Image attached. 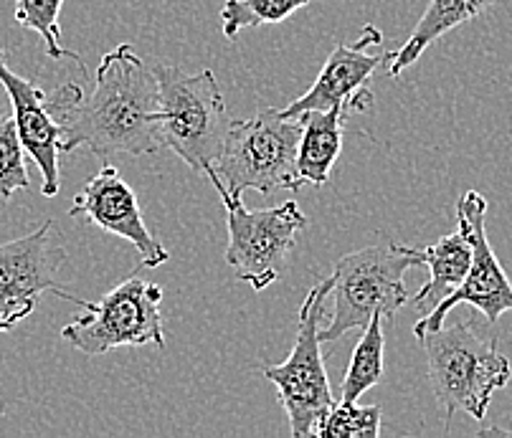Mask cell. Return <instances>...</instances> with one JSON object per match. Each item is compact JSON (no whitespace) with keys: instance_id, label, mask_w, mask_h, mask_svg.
I'll list each match as a JSON object with an SVG mask.
<instances>
[{"instance_id":"6da1fadb","label":"cell","mask_w":512,"mask_h":438,"mask_svg":"<svg viewBox=\"0 0 512 438\" xmlns=\"http://www.w3.org/2000/svg\"><path fill=\"white\" fill-rule=\"evenodd\" d=\"M49 107L61 127V152L89 147L104 160L117 152L155 155L165 147L158 79L130 44L99 61L92 92L66 82L49 94Z\"/></svg>"},{"instance_id":"7a4b0ae2","label":"cell","mask_w":512,"mask_h":438,"mask_svg":"<svg viewBox=\"0 0 512 438\" xmlns=\"http://www.w3.org/2000/svg\"><path fill=\"white\" fill-rule=\"evenodd\" d=\"M416 340L426 352L431 390L447 423L459 411L482 421L497 390L512 380L510 360L495 342L477 335L472 322L424 330Z\"/></svg>"},{"instance_id":"3957f363","label":"cell","mask_w":512,"mask_h":438,"mask_svg":"<svg viewBox=\"0 0 512 438\" xmlns=\"http://www.w3.org/2000/svg\"><path fill=\"white\" fill-rule=\"evenodd\" d=\"M421 266L419 251L393 241L345 254L333 266L335 309L320 330V342H335L353 330H365L373 317L396 320L409 302L404 274Z\"/></svg>"},{"instance_id":"277c9868","label":"cell","mask_w":512,"mask_h":438,"mask_svg":"<svg viewBox=\"0 0 512 438\" xmlns=\"http://www.w3.org/2000/svg\"><path fill=\"white\" fill-rule=\"evenodd\" d=\"M302 130L300 117H284L282 109L272 107L249 119H231L221 152L208 170L234 195H244L246 190L262 195H272L274 190L297 193L302 188L297 175Z\"/></svg>"},{"instance_id":"5b68a950","label":"cell","mask_w":512,"mask_h":438,"mask_svg":"<svg viewBox=\"0 0 512 438\" xmlns=\"http://www.w3.org/2000/svg\"><path fill=\"white\" fill-rule=\"evenodd\" d=\"M155 79L160 89V132L165 147L193 170L206 175L216 163L229 114L216 74L203 69L198 74H183L178 66L155 64Z\"/></svg>"},{"instance_id":"8992f818","label":"cell","mask_w":512,"mask_h":438,"mask_svg":"<svg viewBox=\"0 0 512 438\" xmlns=\"http://www.w3.org/2000/svg\"><path fill=\"white\" fill-rule=\"evenodd\" d=\"M206 175L226 208V226H229L226 264L234 269L236 279L249 284L254 292H264L282 276L297 236L307 228V216L297 201L249 211L241 195L229 193L213 170H208Z\"/></svg>"},{"instance_id":"52a82bcc","label":"cell","mask_w":512,"mask_h":438,"mask_svg":"<svg viewBox=\"0 0 512 438\" xmlns=\"http://www.w3.org/2000/svg\"><path fill=\"white\" fill-rule=\"evenodd\" d=\"M333 292V276L307 292L300 307L295 347L284 363L264 368V378L279 390L292 438L315 436V426L335 406V395L327 380L325 360L320 350V330L327 317V299Z\"/></svg>"},{"instance_id":"ba28073f","label":"cell","mask_w":512,"mask_h":438,"mask_svg":"<svg viewBox=\"0 0 512 438\" xmlns=\"http://www.w3.org/2000/svg\"><path fill=\"white\" fill-rule=\"evenodd\" d=\"M163 289L132 271L120 287L104 294L99 302H87V314L61 330V337L84 355H107L115 347H140L155 342L165 347Z\"/></svg>"},{"instance_id":"9c48e42d","label":"cell","mask_w":512,"mask_h":438,"mask_svg":"<svg viewBox=\"0 0 512 438\" xmlns=\"http://www.w3.org/2000/svg\"><path fill=\"white\" fill-rule=\"evenodd\" d=\"M54 231V221H46L28 236L0 244V332H11L31 317L39 297L46 292H54L82 309L87 307V299L71 297L56 282V274L66 261V249L54 244Z\"/></svg>"},{"instance_id":"30bf717a","label":"cell","mask_w":512,"mask_h":438,"mask_svg":"<svg viewBox=\"0 0 512 438\" xmlns=\"http://www.w3.org/2000/svg\"><path fill=\"white\" fill-rule=\"evenodd\" d=\"M487 201L485 195L477 190H467L457 203V223L467 231L469 244H472V264H469L464 282L444 299L436 304L426 317H419L414 325V335L424 330H436L442 327L447 314L457 304H472L487 317L490 325H495L505 312H512V284L507 279L505 269L500 266V259L495 256L487 238L485 228Z\"/></svg>"},{"instance_id":"8fae6325","label":"cell","mask_w":512,"mask_h":438,"mask_svg":"<svg viewBox=\"0 0 512 438\" xmlns=\"http://www.w3.org/2000/svg\"><path fill=\"white\" fill-rule=\"evenodd\" d=\"M383 33L378 26L360 31L355 44H340L327 56L325 66L317 74L315 84L300 99L282 109L284 117H302L307 112L343 107L348 114H360L373 109V92L368 87L378 66L388 61V54H371L373 46H381Z\"/></svg>"},{"instance_id":"7c38bea8","label":"cell","mask_w":512,"mask_h":438,"mask_svg":"<svg viewBox=\"0 0 512 438\" xmlns=\"http://www.w3.org/2000/svg\"><path fill=\"white\" fill-rule=\"evenodd\" d=\"M71 216L87 218L102 231L130 241L145 269L163 266L170 259L168 249L145 226L135 190L122 180L115 165H104L94 178L84 183L71 203Z\"/></svg>"},{"instance_id":"4fadbf2b","label":"cell","mask_w":512,"mask_h":438,"mask_svg":"<svg viewBox=\"0 0 512 438\" xmlns=\"http://www.w3.org/2000/svg\"><path fill=\"white\" fill-rule=\"evenodd\" d=\"M0 84L8 92V99H11L13 119H16L26 155H31L33 163L39 165L41 170V178H44L41 193L46 198H54L61 190L59 157L64 152H61V127L54 114H51L49 94L36 82L16 74L8 66L6 51H0Z\"/></svg>"},{"instance_id":"5bb4252c","label":"cell","mask_w":512,"mask_h":438,"mask_svg":"<svg viewBox=\"0 0 512 438\" xmlns=\"http://www.w3.org/2000/svg\"><path fill=\"white\" fill-rule=\"evenodd\" d=\"M495 3L497 0H431L424 16L414 26L409 41L398 51H388V76L398 79L411 64H416L424 56V51L434 41L447 36L449 31L459 28L462 23L487 13Z\"/></svg>"},{"instance_id":"9a60e30c","label":"cell","mask_w":512,"mask_h":438,"mask_svg":"<svg viewBox=\"0 0 512 438\" xmlns=\"http://www.w3.org/2000/svg\"><path fill=\"white\" fill-rule=\"evenodd\" d=\"M416 251H419L421 266H429V282L414 297L416 312L426 317L436 304H442L464 282L469 264H472V244H469L467 231L459 226L457 231L444 236L439 244Z\"/></svg>"},{"instance_id":"2e32d148","label":"cell","mask_w":512,"mask_h":438,"mask_svg":"<svg viewBox=\"0 0 512 438\" xmlns=\"http://www.w3.org/2000/svg\"><path fill=\"white\" fill-rule=\"evenodd\" d=\"M350 114L343 107L302 114V140L297 152V175L302 185H325L343 150V127Z\"/></svg>"},{"instance_id":"e0dca14e","label":"cell","mask_w":512,"mask_h":438,"mask_svg":"<svg viewBox=\"0 0 512 438\" xmlns=\"http://www.w3.org/2000/svg\"><path fill=\"white\" fill-rule=\"evenodd\" d=\"M383 317H373L365 325L363 337L355 345L353 357H350L348 373H345L343 390H340V403H358L365 390L381 383L383 378V350H386V337L381 327Z\"/></svg>"},{"instance_id":"ac0fdd59","label":"cell","mask_w":512,"mask_h":438,"mask_svg":"<svg viewBox=\"0 0 512 438\" xmlns=\"http://www.w3.org/2000/svg\"><path fill=\"white\" fill-rule=\"evenodd\" d=\"M312 0H226L221 6L224 36L234 41L244 28L282 23L300 8L310 6Z\"/></svg>"},{"instance_id":"d6986e66","label":"cell","mask_w":512,"mask_h":438,"mask_svg":"<svg viewBox=\"0 0 512 438\" xmlns=\"http://www.w3.org/2000/svg\"><path fill=\"white\" fill-rule=\"evenodd\" d=\"M320 438H376L381 436V408L358 403H335L315 426Z\"/></svg>"},{"instance_id":"ffe728a7","label":"cell","mask_w":512,"mask_h":438,"mask_svg":"<svg viewBox=\"0 0 512 438\" xmlns=\"http://www.w3.org/2000/svg\"><path fill=\"white\" fill-rule=\"evenodd\" d=\"M26 168V147H23L21 135H18L16 119L13 114L0 112V198L11 201L13 193L28 190Z\"/></svg>"},{"instance_id":"44dd1931","label":"cell","mask_w":512,"mask_h":438,"mask_svg":"<svg viewBox=\"0 0 512 438\" xmlns=\"http://www.w3.org/2000/svg\"><path fill=\"white\" fill-rule=\"evenodd\" d=\"M64 0H16V21L21 23L28 31L39 33L46 44V54L51 59H74L79 61L77 54L66 51L64 46L59 44V13Z\"/></svg>"}]
</instances>
